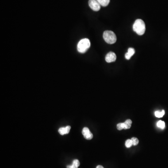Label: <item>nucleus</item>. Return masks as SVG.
Here are the masks:
<instances>
[{"instance_id":"f257e3e1","label":"nucleus","mask_w":168,"mask_h":168,"mask_svg":"<svg viewBox=\"0 0 168 168\" xmlns=\"http://www.w3.org/2000/svg\"><path fill=\"white\" fill-rule=\"evenodd\" d=\"M133 29L138 35L141 36L144 34L146 29L144 21L141 19H137L133 24Z\"/></svg>"},{"instance_id":"f03ea898","label":"nucleus","mask_w":168,"mask_h":168,"mask_svg":"<svg viewBox=\"0 0 168 168\" xmlns=\"http://www.w3.org/2000/svg\"><path fill=\"white\" fill-rule=\"evenodd\" d=\"M90 45V42L87 38H84L81 40L77 45L78 51L81 53H84L88 50Z\"/></svg>"},{"instance_id":"7ed1b4c3","label":"nucleus","mask_w":168,"mask_h":168,"mask_svg":"<svg viewBox=\"0 0 168 168\" xmlns=\"http://www.w3.org/2000/svg\"><path fill=\"white\" fill-rule=\"evenodd\" d=\"M103 37L105 42L110 45L115 43L117 40L116 35L112 31H105L103 33Z\"/></svg>"},{"instance_id":"20e7f679","label":"nucleus","mask_w":168,"mask_h":168,"mask_svg":"<svg viewBox=\"0 0 168 168\" xmlns=\"http://www.w3.org/2000/svg\"><path fill=\"white\" fill-rule=\"evenodd\" d=\"M88 3L91 9L94 11H98L101 9V5L96 0H89Z\"/></svg>"},{"instance_id":"39448f33","label":"nucleus","mask_w":168,"mask_h":168,"mask_svg":"<svg viewBox=\"0 0 168 168\" xmlns=\"http://www.w3.org/2000/svg\"><path fill=\"white\" fill-rule=\"evenodd\" d=\"M82 134L85 139L87 140H91L93 138V135L87 127H84L82 130Z\"/></svg>"},{"instance_id":"423d86ee","label":"nucleus","mask_w":168,"mask_h":168,"mask_svg":"<svg viewBox=\"0 0 168 168\" xmlns=\"http://www.w3.org/2000/svg\"><path fill=\"white\" fill-rule=\"evenodd\" d=\"M116 59V54L114 52H109L106 55L105 60L107 63H111L115 62Z\"/></svg>"},{"instance_id":"0eeeda50","label":"nucleus","mask_w":168,"mask_h":168,"mask_svg":"<svg viewBox=\"0 0 168 168\" xmlns=\"http://www.w3.org/2000/svg\"><path fill=\"white\" fill-rule=\"evenodd\" d=\"M71 127L70 126H66V127H60L59 129V132L61 135H64L68 134L70 132Z\"/></svg>"},{"instance_id":"6e6552de","label":"nucleus","mask_w":168,"mask_h":168,"mask_svg":"<svg viewBox=\"0 0 168 168\" xmlns=\"http://www.w3.org/2000/svg\"><path fill=\"white\" fill-rule=\"evenodd\" d=\"M135 49L132 48H129L128 49L127 53L125 54V58L127 60H129L131 59V57H132L133 55L135 54Z\"/></svg>"},{"instance_id":"1a4fd4ad","label":"nucleus","mask_w":168,"mask_h":168,"mask_svg":"<svg viewBox=\"0 0 168 168\" xmlns=\"http://www.w3.org/2000/svg\"><path fill=\"white\" fill-rule=\"evenodd\" d=\"M99 4L103 7L107 6L110 3V0H96Z\"/></svg>"},{"instance_id":"9d476101","label":"nucleus","mask_w":168,"mask_h":168,"mask_svg":"<svg viewBox=\"0 0 168 168\" xmlns=\"http://www.w3.org/2000/svg\"><path fill=\"white\" fill-rule=\"evenodd\" d=\"M124 129H130L131 127V125L132 123V122L131 120L128 119L125 122H124Z\"/></svg>"},{"instance_id":"9b49d317","label":"nucleus","mask_w":168,"mask_h":168,"mask_svg":"<svg viewBox=\"0 0 168 168\" xmlns=\"http://www.w3.org/2000/svg\"><path fill=\"white\" fill-rule=\"evenodd\" d=\"M165 114L164 110H162V111H157L155 112V116L157 118H161L163 117Z\"/></svg>"},{"instance_id":"f8f14e48","label":"nucleus","mask_w":168,"mask_h":168,"mask_svg":"<svg viewBox=\"0 0 168 168\" xmlns=\"http://www.w3.org/2000/svg\"><path fill=\"white\" fill-rule=\"evenodd\" d=\"M165 126V122L164 121H160L157 123V126L159 128H160V129H164Z\"/></svg>"},{"instance_id":"ddd939ff","label":"nucleus","mask_w":168,"mask_h":168,"mask_svg":"<svg viewBox=\"0 0 168 168\" xmlns=\"http://www.w3.org/2000/svg\"><path fill=\"white\" fill-rule=\"evenodd\" d=\"M132 145V142L131 140H130V139H128L125 142V146L127 148H130Z\"/></svg>"},{"instance_id":"4468645a","label":"nucleus","mask_w":168,"mask_h":168,"mask_svg":"<svg viewBox=\"0 0 168 168\" xmlns=\"http://www.w3.org/2000/svg\"><path fill=\"white\" fill-rule=\"evenodd\" d=\"M131 140L132 141V142L133 145H134V146H136L139 143V140H138L137 138H132V139Z\"/></svg>"},{"instance_id":"2eb2a0df","label":"nucleus","mask_w":168,"mask_h":168,"mask_svg":"<svg viewBox=\"0 0 168 168\" xmlns=\"http://www.w3.org/2000/svg\"><path fill=\"white\" fill-rule=\"evenodd\" d=\"M117 129L119 130H121L123 129H124V125L123 123H120L117 125Z\"/></svg>"},{"instance_id":"dca6fc26","label":"nucleus","mask_w":168,"mask_h":168,"mask_svg":"<svg viewBox=\"0 0 168 168\" xmlns=\"http://www.w3.org/2000/svg\"><path fill=\"white\" fill-rule=\"evenodd\" d=\"M73 163H74L75 165H76L78 167H79V165H80V163H79V161L78 160H74L73 161Z\"/></svg>"},{"instance_id":"f3484780","label":"nucleus","mask_w":168,"mask_h":168,"mask_svg":"<svg viewBox=\"0 0 168 168\" xmlns=\"http://www.w3.org/2000/svg\"><path fill=\"white\" fill-rule=\"evenodd\" d=\"M78 167L76 165H75L74 163H73L71 165H68L67 166V168H78Z\"/></svg>"},{"instance_id":"a211bd4d","label":"nucleus","mask_w":168,"mask_h":168,"mask_svg":"<svg viewBox=\"0 0 168 168\" xmlns=\"http://www.w3.org/2000/svg\"><path fill=\"white\" fill-rule=\"evenodd\" d=\"M96 168H103V166H102L98 165V166H97V167H96Z\"/></svg>"}]
</instances>
